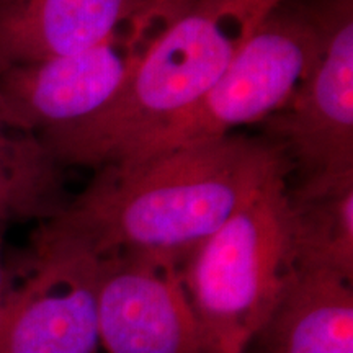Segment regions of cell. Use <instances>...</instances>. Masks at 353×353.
I'll use <instances>...</instances> for the list:
<instances>
[{
	"label": "cell",
	"mask_w": 353,
	"mask_h": 353,
	"mask_svg": "<svg viewBox=\"0 0 353 353\" xmlns=\"http://www.w3.org/2000/svg\"><path fill=\"white\" fill-rule=\"evenodd\" d=\"M281 167L272 141L237 132L108 164L32 237L97 260L136 254L182 265Z\"/></svg>",
	"instance_id": "1"
},
{
	"label": "cell",
	"mask_w": 353,
	"mask_h": 353,
	"mask_svg": "<svg viewBox=\"0 0 353 353\" xmlns=\"http://www.w3.org/2000/svg\"><path fill=\"white\" fill-rule=\"evenodd\" d=\"M278 2L193 0L156 34L107 107L39 139L63 167L113 164L195 107Z\"/></svg>",
	"instance_id": "2"
},
{
	"label": "cell",
	"mask_w": 353,
	"mask_h": 353,
	"mask_svg": "<svg viewBox=\"0 0 353 353\" xmlns=\"http://www.w3.org/2000/svg\"><path fill=\"white\" fill-rule=\"evenodd\" d=\"M288 167H281L180 265L210 353H244L293 273Z\"/></svg>",
	"instance_id": "3"
},
{
	"label": "cell",
	"mask_w": 353,
	"mask_h": 353,
	"mask_svg": "<svg viewBox=\"0 0 353 353\" xmlns=\"http://www.w3.org/2000/svg\"><path fill=\"white\" fill-rule=\"evenodd\" d=\"M321 46L317 0H281L259 21L195 107L132 145L117 162L143 161L223 139L241 126L262 125L286 107Z\"/></svg>",
	"instance_id": "4"
},
{
	"label": "cell",
	"mask_w": 353,
	"mask_h": 353,
	"mask_svg": "<svg viewBox=\"0 0 353 353\" xmlns=\"http://www.w3.org/2000/svg\"><path fill=\"white\" fill-rule=\"evenodd\" d=\"M322 46L285 108L263 121L294 192L353 183V0H317Z\"/></svg>",
	"instance_id": "5"
},
{
	"label": "cell",
	"mask_w": 353,
	"mask_h": 353,
	"mask_svg": "<svg viewBox=\"0 0 353 353\" xmlns=\"http://www.w3.org/2000/svg\"><path fill=\"white\" fill-rule=\"evenodd\" d=\"M193 0H159L94 46L0 72V108L38 138L99 113L120 94L141 56Z\"/></svg>",
	"instance_id": "6"
},
{
	"label": "cell",
	"mask_w": 353,
	"mask_h": 353,
	"mask_svg": "<svg viewBox=\"0 0 353 353\" xmlns=\"http://www.w3.org/2000/svg\"><path fill=\"white\" fill-rule=\"evenodd\" d=\"M99 260L32 239L8 281L0 353H99Z\"/></svg>",
	"instance_id": "7"
},
{
	"label": "cell",
	"mask_w": 353,
	"mask_h": 353,
	"mask_svg": "<svg viewBox=\"0 0 353 353\" xmlns=\"http://www.w3.org/2000/svg\"><path fill=\"white\" fill-rule=\"evenodd\" d=\"M100 348L105 353H210L180 265L151 255L99 260Z\"/></svg>",
	"instance_id": "8"
},
{
	"label": "cell",
	"mask_w": 353,
	"mask_h": 353,
	"mask_svg": "<svg viewBox=\"0 0 353 353\" xmlns=\"http://www.w3.org/2000/svg\"><path fill=\"white\" fill-rule=\"evenodd\" d=\"M159 0H0V72L94 46Z\"/></svg>",
	"instance_id": "9"
},
{
	"label": "cell",
	"mask_w": 353,
	"mask_h": 353,
	"mask_svg": "<svg viewBox=\"0 0 353 353\" xmlns=\"http://www.w3.org/2000/svg\"><path fill=\"white\" fill-rule=\"evenodd\" d=\"M244 353H353V281L293 270Z\"/></svg>",
	"instance_id": "10"
},
{
	"label": "cell",
	"mask_w": 353,
	"mask_h": 353,
	"mask_svg": "<svg viewBox=\"0 0 353 353\" xmlns=\"http://www.w3.org/2000/svg\"><path fill=\"white\" fill-rule=\"evenodd\" d=\"M68 201L63 165L33 132L15 126L0 108V226L50 219Z\"/></svg>",
	"instance_id": "11"
},
{
	"label": "cell",
	"mask_w": 353,
	"mask_h": 353,
	"mask_svg": "<svg viewBox=\"0 0 353 353\" xmlns=\"http://www.w3.org/2000/svg\"><path fill=\"white\" fill-rule=\"evenodd\" d=\"M288 201L294 270L353 281V183L321 192L288 187Z\"/></svg>",
	"instance_id": "12"
},
{
	"label": "cell",
	"mask_w": 353,
	"mask_h": 353,
	"mask_svg": "<svg viewBox=\"0 0 353 353\" xmlns=\"http://www.w3.org/2000/svg\"><path fill=\"white\" fill-rule=\"evenodd\" d=\"M6 228L0 226V317H2L3 301H6L7 281H8V262L6 257Z\"/></svg>",
	"instance_id": "13"
}]
</instances>
